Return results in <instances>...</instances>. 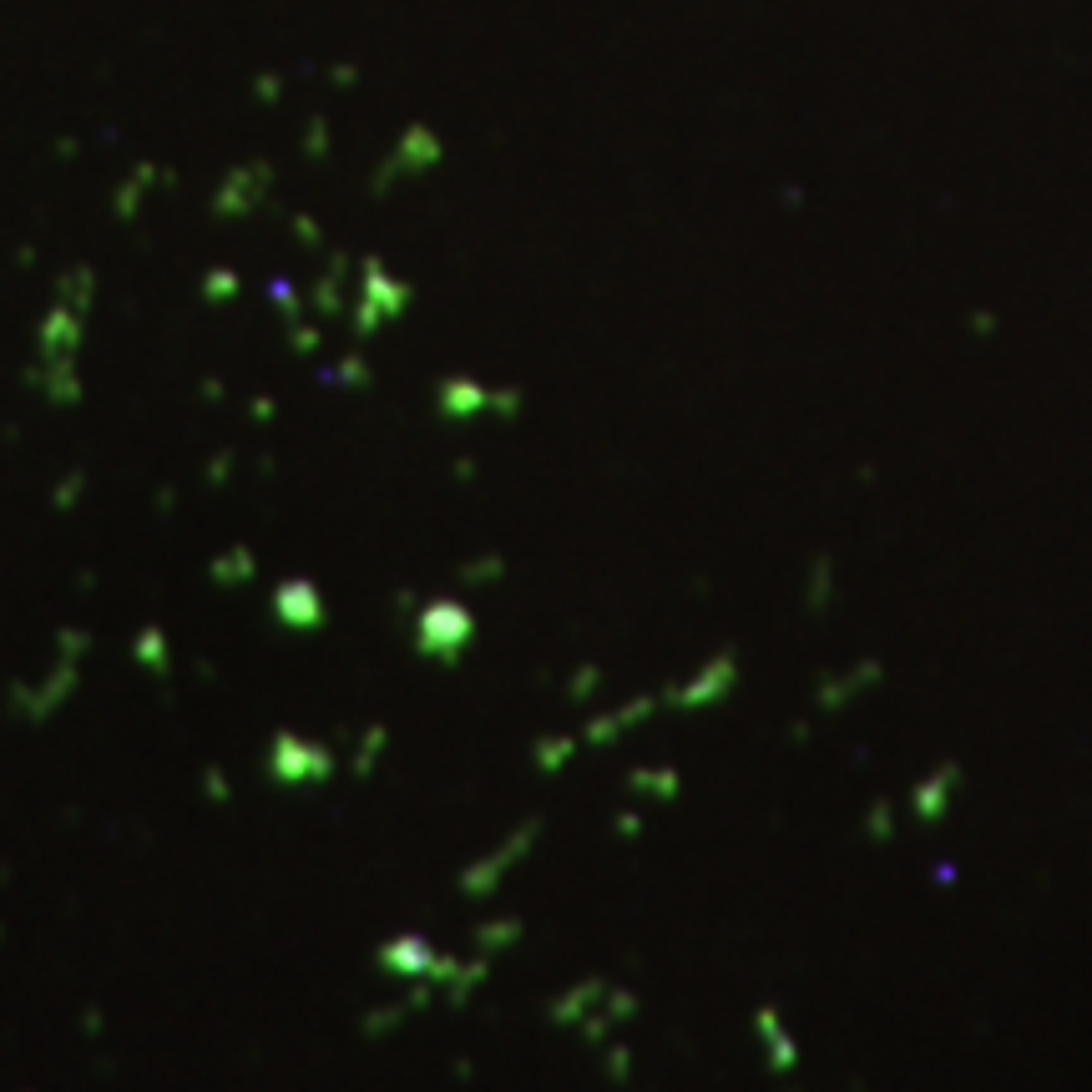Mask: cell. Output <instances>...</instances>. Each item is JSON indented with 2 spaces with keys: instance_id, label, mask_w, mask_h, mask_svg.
I'll use <instances>...</instances> for the list:
<instances>
[{
  "instance_id": "cell-1",
  "label": "cell",
  "mask_w": 1092,
  "mask_h": 1092,
  "mask_svg": "<svg viewBox=\"0 0 1092 1092\" xmlns=\"http://www.w3.org/2000/svg\"><path fill=\"white\" fill-rule=\"evenodd\" d=\"M470 637H476V623L460 607H431L420 617V652H431V658H460Z\"/></svg>"
},
{
  "instance_id": "cell-2",
  "label": "cell",
  "mask_w": 1092,
  "mask_h": 1092,
  "mask_svg": "<svg viewBox=\"0 0 1092 1092\" xmlns=\"http://www.w3.org/2000/svg\"><path fill=\"white\" fill-rule=\"evenodd\" d=\"M734 678H738L734 658H728V652H719V658H713L709 668L698 673V678L678 683V688L668 693V703H678V709H703V703H719V698H728Z\"/></svg>"
},
{
  "instance_id": "cell-3",
  "label": "cell",
  "mask_w": 1092,
  "mask_h": 1092,
  "mask_svg": "<svg viewBox=\"0 0 1092 1092\" xmlns=\"http://www.w3.org/2000/svg\"><path fill=\"white\" fill-rule=\"evenodd\" d=\"M531 840H537V824H527V830H516V834H511V840L501 844L496 855H491V860H480L476 870H470L466 880H460V891H466V895H486V891H496V880L511 870V865H516V855H521V850H531Z\"/></svg>"
},
{
  "instance_id": "cell-4",
  "label": "cell",
  "mask_w": 1092,
  "mask_h": 1092,
  "mask_svg": "<svg viewBox=\"0 0 1092 1092\" xmlns=\"http://www.w3.org/2000/svg\"><path fill=\"white\" fill-rule=\"evenodd\" d=\"M956 789H961V769L956 764H940L936 774H926L916 784V795H910V805H916V819H940L951 809V799H956Z\"/></svg>"
},
{
  "instance_id": "cell-5",
  "label": "cell",
  "mask_w": 1092,
  "mask_h": 1092,
  "mask_svg": "<svg viewBox=\"0 0 1092 1092\" xmlns=\"http://www.w3.org/2000/svg\"><path fill=\"white\" fill-rule=\"evenodd\" d=\"M875 678H880V662H875V658H865L860 668H850V673H834V678H824V683H819V703H824V709H840V703H850L855 693H860L865 683H875Z\"/></svg>"
},
{
  "instance_id": "cell-6",
  "label": "cell",
  "mask_w": 1092,
  "mask_h": 1092,
  "mask_svg": "<svg viewBox=\"0 0 1092 1092\" xmlns=\"http://www.w3.org/2000/svg\"><path fill=\"white\" fill-rule=\"evenodd\" d=\"M652 709H658L652 698H637V703H627V709H617V713H602V719L587 723V744H613L623 728H633L637 719H648Z\"/></svg>"
},
{
  "instance_id": "cell-7",
  "label": "cell",
  "mask_w": 1092,
  "mask_h": 1092,
  "mask_svg": "<svg viewBox=\"0 0 1092 1092\" xmlns=\"http://www.w3.org/2000/svg\"><path fill=\"white\" fill-rule=\"evenodd\" d=\"M633 789H637V795H658V799H673V795H678V774H673V769H637V774H633Z\"/></svg>"
},
{
  "instance_id": "cell-8",
  "label": "cell",
  "mask_w": 1092,
  "mask_h": 1092,
  "mask_svg": "<svg viewBox=\"0 0 1092 1092\" xmlns=\"http://www.w3.org/2000/svg\"><path fill=\"white\" fill-rule=\"evenodd\" d=\"M511 936H521V920H501V926H491V930H476V946L501 951V946H511Z\"/></svg>"
},
{
  "instance_id": "cell-9",
  "label": "cell",
  "mask_w": 1092,
  "mask_h": 1092,
  "mask_svg": "<svg viewBox=\"0 0 1092 1092\" xmlns=\"http://www.w3.org/2000/svg\"><path fill=\"white\" fill-rule=\"evenodd\" d=\"M758 1032H764V1042H774V1052H779V1067H789V1062H795V1047H789L784 1042V1032H779V1022H774V1016H758Z\"/></svg>"
},
{
  "instance_id": "cell-10",
  "label": "cell",
  "mask_w": 1092,
  "mask_h": 1092,
  "mask_svg": "<svg viewBox=\"0 0 1092 1092\" xmlns=\"http://www.w3.org/2000/svg\"><path fill=\"white\" fill-rule=\"evenodd\" d=\"M566 754H572V744H566V738H556V744H541V748H537V764H541V769H556Z\"/></svg>"
},
{
  "instance_id": "cell-11",
  "label": "cell",
  "mask_w": 1092,
  "mask_h": 1092,
  "mask_svg": "<svg viewBox=\"0 0 1092 1092\" xmlns=\"http://www.w3.org/2000/svg\"><path fill=\"white\" fill-rule=\"evenodd\" d=\"M613 1012H623V1016H627V1012H633V997H627V991H617V997H613ZM602 1026H613V1022H607V1016H592V1022H587V1032L597 1037Z\"/></svg>"
},
{
  "instance_id": "cell-12",
  "label": "cell",
  "mask_w": 1092,
  "mask_h": 1092,
  "mask_svg": "<svg viewBox=\"0 0 1092 1092\" xmlns=\"http://www.w3.org/2000/svg\"><path fill=\"white\" fill-rule=\"evenodd\" d=\"M891 830H895L891 809H885V805H875V809H870V834H875V840H885V834H891Z\"/></svg>"
},
{
  "instance_id": "cell-13",
  "label": "cell",
  "mask_w": 1092,
  "mask_h": 1092,
  "mask_svg": "<svg viewBox=\"0 0 1092 1092\" xmlns=\"http://www.w3.org/2000/svg\"><path fill=\"white\" fill-rule=\"evenodd\" d=\"M824 597H830V562H819V566H815V597H809V602L824 607Z\"/></svg>"
}]
</instances>
